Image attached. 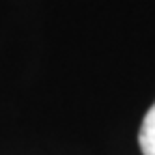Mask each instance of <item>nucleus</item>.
<instances>
[{"label":"nucleus","instance_id":"obj_1","mask_svg":"<svg viewBox=\"0 0 155 155\" xmlns=\"http://www.w3.org/2000/svg\"><path fill=\"white\" fill-rule=\"evenodd\" d=\"M138 142H140L142 155H155V104L149 108V112L142 119Z\"/></svg>","mask_w":155,"mask_h":155}]
</instances>
